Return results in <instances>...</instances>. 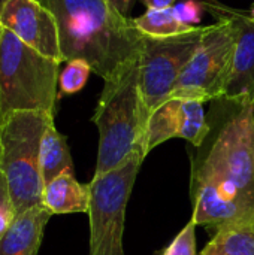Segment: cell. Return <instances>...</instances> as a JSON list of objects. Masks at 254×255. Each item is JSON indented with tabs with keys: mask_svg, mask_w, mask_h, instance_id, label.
<instances>
[{
	"mask_svg": "<svg viewBox=\"0 0 254 255\" xmlns=\"http://www.w3.org/2000/svg\"><path fill=\"white\" fill-rule=\"evenodd\" d=\"M204 6L217 18V22L208 25L171 97L195 99L207 103L225 97L232 72L237 33L232 21L217 12L210 1H204Z\"/></svg>",
	"mask_w": 254,
	"mask_h": 255,
	"instance_id": "cell-7",
	"label": "cell"
},
{
	"mask_svg": "<svg viewBox=\"0 0 254 255\" xmlns=\"http://www.w3.org/2000/svg\"><path fill=\"white\" fill-rule=\"evenodd\" d=\"M6 1H9V0H0V10H1V7L4 6V3H6ZM39 1H40V0H39Z\"/></svg>",
	"mask_w": 254,
	"mask_h": 255,
	"instance_id": "cell-23",
	"label": "cell"
},
{
	"mask_svg": "<svg viewBox=\"0 0 254 255\" xmlns=\"http://www.w3.org/2000/svg\"><path fill=\"white\" fill-rule=\"evenodd\" d=\"M0 19L3 27L25 45L63 63L55 16L42 1L9 0L0 10Z\"/></svg>",
	"mask_w": 254,
	"mask_h": 255,
	"instance_id": "cell-10",
	"label": "cell"
},
{
	"mask_svg": "<svg viewBox=\"0 0 254 255\" xmlns=\"http://www.w3.org/2000/svg\"><path fill=\"white\" fill-rule=\"evenodd\" d=\"M51 217L45 206L30 208L16 214L0 239V255H37Z\"/></svg>",
	"mask_w": 254,
	"mask_h": 255,
	"instance_id": "cell-12",
	"label": "cell"
},
{
	"mask_svg": "<svg viewBox=\"0 0 254 255\" xmlns=\"http://www.w3.org/2000/svg\"><path fill=\"white\" fill-rule=\"evenodd\" d=\"M55 16L63 61L85 60L103 81L141 57L145 36L109 0H40Z\"/></svg>",
	"mask_w": 254,
	"mask_h": 255,
	"instance_id": "cell-2",
	"label": "cell"
},
{
	"mask_svg": "<svg viewBox=\"0 0 254 255\" xmlns=\"http://www.w3.org/2000/svg\"><path fill=\"white\" fill-rule=\"evenodd\" d=\"M204 102L195 99L171 97L148 118L145 131V151L150 154L171 139H184L195 148L204 142L210 126Z\"/></svg>",
	"mask_w": 254,
	"mask_h": 255,
	"instance_id": "cell-9",
	"label": "cell"
},
{
	"mask_svg": "<svg viewBox=\"0 0 254 255\" xmlns=\"http://www.w3.org/2000/svg\"><path fill=\"white\" fill-rule=\"evenodd\" d=\"M207 30L208 25H198L175 36H145L139 57V93L148 118L171 97Z\"/></svg>",
	"mask_w": 254,
	"mask_h": 255,
	"instance_id": "cell-8",
	"label": "cell"
},
{
	"mask_svg": "<svg viewBox=\"0 0 254 255\" xmlns=\"http://www.w3.org/2000/svg\"><path fill=\"white\" fill-rule=\"evenodd\" d=\"M210 1H211V3H216V4H217V3H219V1H217V0H210Z\"/></svg>",
	"mask_w": 254,
	"mask_h": 255,
	"instance_id": "cell-26",
	"label": "cell"
},
{
	"mask_svg": "<svg viewBox=\"0 0 254 255\" xmlns=\"http://www.w3.org/2000/svg\"><path fill=\"white\" fill-rule=\"evenodd\" d=\"M211 6L232 21L237 33L232 72L225 97L254 102V18L220 3H211Z\"/></svg>",
	"mask_w": 254,
	"mask_h": 255,
	"instance_id": "cell-11",
	"label": "cell"
},
{
	"mask_svg": "<svg viewBox=\"0 0 254 255\" xmlns=\"http://www.w3.org/2000/svg\"><path fill=\"white\" fill-rule=\"evenodd\" d=\"M201 255H254V215L220 229Z\"/></svg>",
	"mask_w": 254,
	"mask_h": 255,
	"instance_id": "cell-15",
	"label": "cell"
},
{
	"mask_svg": "<svg viewBox=\"0 0 254 255\" xmlns=\"http://www.w3.org/2000/svg\"><path fill=\"white\" fill-rule=\"evenodd\" d=\"M204 9H205L204 1H195V0H187L174 6L178 19L187 25H195V27L198 25V22H201Z\"/></svg>",
	"mask_w": 254,
	"mask_h": 255,
	"instance_id": "cell-20",
	"label": "cell"
},
{
	"mask_svg": "<svg viewBox=\"0 0 254 255\" xmlns=\"http://www.w3.org/2000/svg\"><path fill=\"white\" fill-rule=\"evenodd\" d=\"M91 121L99 131L94 176L120 166L130 154L145 151L148 117L139 93V58L105 81Z\"/></svg>",
	"mask_w": 254,
	"mask_h": 255,
	"instance_id": "cell-3",
	"label": "cell"
},
{
	"mask_svg": "<svg viewBox=\"0 0 254 255\" xmlns=\"http://www.w3.org/2000/svg\"><path fill=\"white\" fill-rule=\"evenodd\" d=\"M15 217H16V211L13 206L10 190H9L4 173L0 169V239L9 229Z\"/></svg>",
	"mask_w": 254,
	"mask_h": 255,
	"instance_id": "cell-19",
	"label": "cell"
},
{
	"mask_svg": "<svg viewBox=\"0 0 254 255\" xmlns=\"http://www.w3.org/2000/svg\"><path fill=\"white\" fill-rule=\"evenodd\" d=\"M40 173L45 185L61 173H75L66 136L55 128L54 121L48 124L40 142Z\"/></svg>",
	"mask_w": 254,
	"mask_h": 255,
	"instance_id": "cell-14",
	"label": "cell"
},
{
	"mask_svg": "<svg viewBox=\"0 0 254 255\" xmlns=\"http://www.w3.org/2000/svg\"><path fill=\"white\" fill-rule=\"evenodd\" d=\"M133 24L144 36L151 37L175 36L198 27L181 22L174 10V6L165 9H147L142 15L133 18Z\"/></svg>",
	"mask_w": 254,
	"mask_h": 255,
	"instance_id": "cell-16",
	"label": "cell"
},
{
	"mask_svg": "<svg viewBox=\"0 0 254 255\" xmlns=\"http://www.w3.org/2000/svg\"><path fill=\"white\" fill-rule=\"evenodd\" d=\"M144 160L141 152H133L115 169L90 181V255H126V209Z\"/></svg>",
	"mask_w": 254,
	"mask_h": 255,
	"instance_id": "cell-6",
	"label": "cell"
},
{
	"mask_svg": "<svg viewBox=\"0 0 254 255\" xmlns=\"http://www.w3.org/2000/svg\"><path fill=\"white\" fill-rule=\"evenodd\" d=\"M54 115L43 111H15L0 123V169L16 214L43 206L40 142Z\"/></svg>",
	"mask_w": 254,
	"mask_h": 255,
	"instance_id": "cell-5",
	"label": "cell"
},
{
	"mask_svg": "<svg viewBox=\"0 0 254 255\" xmlns=\"http://www.w3.org/2000/svg\"><path fill=\"white\" fill-rule=\"evenodd\" d=\"M43 206L51 212V215L88 212V184H81L75 178V173H61L45 185Z\"/></svg>",
	"mask_w": 254,
	"mask_h": 255,
	"instance_id": "cell-13",
	"label": "cell"
},
{
	"mask_svg": "<svg viewBox=\"0 0 254 255\" xmlns=\"http://www.w3.org/2000/svg\"><path fill=\"white\" fill-rule=\"evenodd\" d=\"M3 28H4V27H3V24H1V19H0V34H1V31H3Z\"/></svg>",
	"mask_w": 254,
	"mask_h": 255,
	"instance_id": "cell-25",
	"label": "cell"
},
{
	"mask_svg": "<svg viewBox=\"0 0 254 255\" xmlns=\"http://www.w3.org/2000/svg\"><path fill=\"white\" fill-rule=\"evenodd\" d=\"M109 1L126 16H129V12H130L132 6L135 3V0H109Z\"/></svg>",
	"mask_w": 254,
	"mask_h": 255,
	"instance_id": "cell-22",
	"label": "cell"
},
{
	"mask_svg": "<svg viewBox=\"0 0 254 255\" xmlns=\"http://www.w3.org/2000/svg\"><path fill=\"white\" fill-rule=\"evenodd\" d=\"M147 9H165V7H172L175 0H141Z\"/></svg>",
	"mask_w": 254,
	"mask_h": 255,
	"instance_id": "cell-21",
	"label": "cell"
},
{
	"mask_svg": "<svg viewBox=\"0 0 254 255\" xmlns=\"http://www.w3.org/2000/svg\"><path fill=\"white\" fill-rule=\"evenodd\" d=\"M249 13H250V15L254 18V3L252 4V9H250V12H249Z\"/></svg>",
	"mask_w": 254,
	"mask_h": 255,
	"instance_id": "cell-24",
	"label": "cell"
},
{
	"mask_svg": "<svg viewBox=\"0 0 254 255\" xmlns=\"http://www.w3.org/2000/svg\"><path fill=\"white\" fill-rule=\"evenodd\" d=\"M91 72H93L91 66L82 58H75L67 61L66 67L61 70L58 76L60 94L70 96L81 91L85 87Z\"/></svg>",
	"mask_w": 254,
	"mask_h": 255,
	"instance_id": "cell-17",
	"label": "cell"
},
{
	"mask_svg": "<svg viewBox=\"0 0 254 255\" xmlns=\"http://www.w3.org/2000/svg\"><path fill=\"white\" fill-rule=\"evenodd\" d=\"M210 130L192 157V220L216 235L254 215V102H211Z\"/></svg>",
	"mask_w": 254,
	"mask_h": 255,
	"instance_id": "cell-1",
	"label": "cell"
},
{
	"mask_svg": "<svg viewBox=\"0 0 254 255\" xmlns=\"http://www.w3.org/2000/svg\"><path fill=\"white\" fill-rule=\"evenodd\" d=\"M60 64L3 28L0 34V123L15 111H43L55 115Z\"/></svg>",
	"mask_w": 254,
	"mask_h": 255,
	"instance_id": "cell-4",
	"label": "cell"
},
{
	"mask_svg": "<svg viewBox=\"0 0 254 255\" xmlns=\"http://www.w3.org/2000/svg\"><path fill=\"white\" fill-rule=\"evenodd\" d=\"M196 227L198 224L190 220L159 255H196Z\"/></svg>",
	"mask_w": 254,
	"mask_h": 255,
	"instance_id": "cell-18",
	"label": "cell"
}]
</instances>
